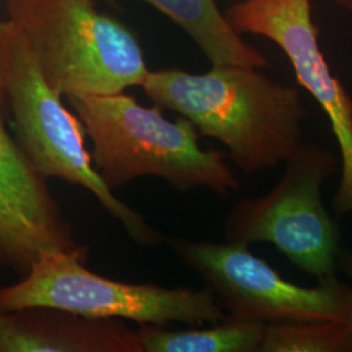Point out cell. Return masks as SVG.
Returning <instances> with one entry per match:
<instances>
[{"mask_svg": "<svg viewBox=\"0 0 352 352\" xmlns=\"http://www.w3.org/2000/svg\"><path fill=\"white\" fill-rule=\"evenodd\" d=\"M141 87L154 104L187 118L200 136L222 142L247 175L285 164L304 142L308 110L299 90L272 80L260 68L151 71Z\"/></svg>", "mask_w": 352, "mask_h": 352, "instance_id": "1", "label": "cell"}, {"mask_svg": "<svg viewBox=\"0 0 352 352\" xmlns=\"http://www.w3.org/2000/svg\"><path fill=\"white\" fill-rule=\"evenodd\" d=\"M93 144L91 161L104 184L120 188L139 176L164 179L180 192L204 187L227 197L240 189L223 151L202 149L187 118H164L124 93L68 97Z\"/></svg>", "mask_w": 352, "mask_h": 352, "instance_id": "2", "label": "cell"}, {"mask_svg": "<svg viewBox=\"0 0 352 352\" xmlns=\"http://www.w3.org/2000/svg\"><path fill=\"white\" fill-rule=\"evenodd\" d=\"M0 76L14 119L16 141L38 174L90 190L141 245L162 243L164 235L119 200L98 175L85 148L82 122L49 85L29 41L8 19L0 20Z\"/></svg>", "mask_w": 352, "mask_h": 352, "instance_id": "3", "label": "cell"}, {"mask_svg": "<svg viewBox=\"0 0 352 352\" xmlns=\"http://www.w3.org/2000/svg\"><path fill=\"white\" fill-rule=\"evenodd\" d=\"M7 14L60 96L123 93L151 72L139 39L94 0H7Z\"/></svg>", "mask_w": 352, "mask_h": 352, "instance_id": "4", "label": "cell"}, {"mask_svg": "<svg viewBox=\"0 0 352 352\" xmlns=\"http://www.w3.org/2000/svg\"><path fill=\"white\" fill-rule=\"evenodd\" d=\"M85 260L63 251L38 256L17 283L0 289V309L54 308L89 318H126L140 325L215 324L226 312L208 287L164 289L101 277Z\"/></svg>", "mask_w": 352, "mask_h": 352, "instance_id": "5", "label": "cell"}, {"mask_svg": "<svg viewBox=\"0 0 352 352\" xmlns=\"http://www.w3.org/2000/svg\"><path fill=\"white\" fill-rule=\"evenodd\" d=\"M338 167L333 151L302 142L285 162L274 188L232 208L225 221L226 241L270 243L318 282L337 278L340 231L324 205L322 188Z\"/></svg>", "mask_w": 352, "mask_h": 352, "instance_id": "6", "label": "cell"}, {"mask_svg": "<svg viewBox=\"0 0 352 352\" xmlns=\"http://www.w3.org/2000/svg\"><path fill=\"white\" fill-rule=\"evenodd\" d=\"M182 263L197 273L227 316L261 324L350 322L351 287L338 278L304 287L282 277L248 245L168 239Z\"/></svg>", "mask_w": 352, "mask_h": 352, "instance_id": "7", "label": "cell"}, {"mask_svg": "<svg viewBox=\"0 0 352 352\" xmlns=\"http://www.w3.org/2000/svg\"><path fill=\"white\" fill-rule=\"evenodd\" d=\"M241 34L273 41L287 55L295 77L330 122L340 153V182L352 187V98L334 77L318 46L311 0H243L225 13Z\"/></svg>", "mask_w": 352, "mask_h": 352, "instance_id": "8", "label": "cell"}, {"mask_svg": "<svg viewBox=\"0 0 352 352\" xmlns=\"http://www.w3.org/2000/svg\"><path fill=\"white\" fill-rule=\"evenodd\" d=\"M46 251L88 257L87 247L76 240L46 179L32 167L10 135L0 107V253L4 265L24 277Z\"/></svg>", "mask_w": 352, "mask_h": 352, "instance_id": "9", "label": "cell"}, {"mask_svg": "<svg viewBox=\"0 0 352 352\" xmlns=\"http://www.w3.org/2000/svg\"><path fill=\"white\" fill-rule=\"evenodd\" d=\"M0 352H142L138 331L118 318L54 308L0 309Z\"/></svg>", "mask_w": 352, "mask_h": 352, "instance_id": "10", "label": "cell"}, {"mask_svg": "<svg viewBox=\"0 0 352 352\" xmlns=\"http://www.w3.org/2000/svg\"><path fill=\"white\" fill-rule=\"evenodd\" d=\"M180 26L213 65L266 68L264 55L231 26L215 0H140Z\"/></svg>", "mask_w": 352, "mask_h": 352, "instance_id": "11", "label": "cell"}, {"mask_svg": "<svg viewBox=\"0 0 352 352\" xmlns=\"http://www.w3.org/2000/svg\"><path fill=\"white\" fill-rule=\"evenodd\" d=\"M140 327L138 336L142 352H258L265 330V324L230 316L204 329Z\"/></svg>", "mask_w": 352, "mask_h": 352, "instance_id": "12", "label": "cell"}, {"mask_svg": "<svg viewBox=\"0 0 352 352\" xmlns=\"http://www.w3.org/2000/svg\"><path fill=\"white\" fill-rule=\"evenodd\" d=\"M258 352H352L351 325L342 321L265 324Z\"/></svg>", "mask_w": 352, "mask_h": 352, "instance_id": "13", "label": "cell"}, {"mask_svg": "<svg viewBox=\"0 0 352 352\" xmlns=\"http://www.w3.org/2000/svg\"><path fill=\"white\" fill-rule=\"evenodd\" d=\"M338 266L342 269V272L349 277L351 280V292H352V254L347 253V252L340 251V261H338ZM350 325H351L352 330V308H351V317H350Z\"/></svg>", "mask_w": 352, "mask_h": 352, "instance_id": "14", "label": "cell"}, {"mask_svg": "<svg viewBox=\"0 0 352 352\" xmlns=\"http://www.w3.org/2000/svg\"><path fill=\"white\" fill-rule=\"evenodd\" d=\"M7 104L6 100V93H4V87H3V81H1V76H0V107L4 109Z\"/></svg>", "mask_w": 352, "mask_h": 352, "instance_id": "15", "label": "cell"}, {"mask_svg": "<svg viewBox=\"0 0 352 352\" xmlns=\"http://www.w3.org/2000/svg\"><path fill=\"white\" fill-rule=\"evenodd\" d=\"M337 1L343 6H347L349 8H352V0H337Z\"/></svg>", "mask_w": 352, "mask_h": 352, "instance_id": "16", "label": "cell"}, {"mask_svg": "<svg viewBox=\"0 0 352 352\" xmlns=\"http://www.w3.org/2000/svg\"><path fill=\"white\" fill-rule=\"evenodd\" d=\"M3 264H4V258H3V254L0 253V266Z\"/></svg>", "mask_w": 352, "mask_h": 352, "instance_id": "17", "label": "cell"}]
</instances>
